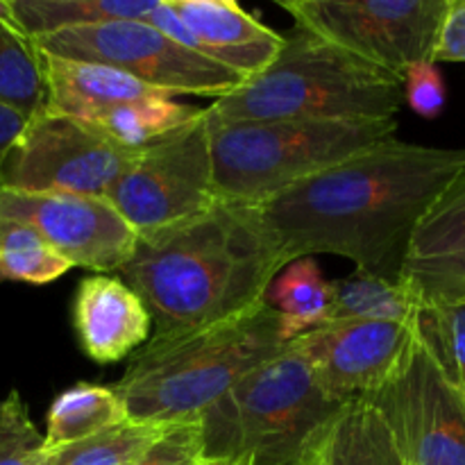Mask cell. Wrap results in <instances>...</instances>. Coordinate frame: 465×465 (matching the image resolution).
Returning a JSON list of instances; mask_svg holds the SVG:
<instances>
[{
  "instance_id": "cell-21",
  "label": "cell",
  "mask_w": 465,
  "mask_h": 465,
  "mask_svg": "<svg viewBox=\"0 0 465 465\" xmlns=\"http://www.w3.org/2000/svg\"><path fill=\"white\" fill-rule=\"evenodd\" d=\"M266 302L280 313L282 339L289 343L330 321L331 282L322 277L313 257L295 259L272 280Z\"/></svg>"
},
{
  "instance_id": "cell-9",
  "label": "cell",
  "mask_w": 465,
  "mask_h": 465,
  "mask_svg": "<svg viewBox=\"0 0 465 465\" xmlns=\"http://www.w3.org/2000/svg\"><path fill=\"white\" fill-rule=\"evenodd\" d=\"M104 200L136 236L200 216L223 200L213 182L207 112L141 148Z\"/></svg>"
},
{
  "instance_id": "cell-4",
  "label": "cell",
  "mask_w": 465,
  "mask_h": 465,
  "mask_svg": "<svg viewBox=\"0 0 465 465\" xmlns=\"http://www.w3.org/2000/svg\"><path fill=\"white\" fill-rule=\"evenodd\" d=\"M402 80L295 25L275 62L230 95L213 100L212 127L300 118H398Z\"/></svg>"
},
{
  "instance_id": "cell-29",
  "label": "cell",
  "mask_w": 465,
  "mask_h": 465,
  "mask_svg": "<svg viewBox=\"0 0 465 465\" xmlns=\"http://www.w3.org/2000/svg\"><path fill=\"white\" fill-rule=\"evenodd\" d=\"M204 459L203 425H173L132 465H195Z\"/></svg>"
},
{
  "instance_id": "cell-13",
  "label": "cell",
  "mask_w": 465,
  "mask_h": 465,
  "mask_svg": "<svg viewBox=\"0 0 465 465\" xmlns=\"http://www.w3.org/2000/svg\"><path fill=\"white\" fill-rule=\"evenodd\" d=\"M416 318V316H413ZM409 322L331 321L289 341L341 404L371 398L391 377L413 330Z\"/></svg>"
},
{
  "instance_id": "cell-28",
  "label": "cell",
  "mask_w": 465,
  "mask_h": 465,
  "mask_svg": "<svg viewBox=\"0 0 465 465\" xmlns=\"http://www.w3.org/2000/svg\"><path fill=\"white\" fill-rule=\"evenodd\" d=\"M44 434L27 413L21 393L12 389L0 402V465H45Z\"/></svg>"
},
{
  "instance_id": "cell-11",
  "label": "cell",
  "mask_w": 465,
  "mask_h": 465,
  "mask_svg": "<svg viewBox=\"0 0 465 465\" xmlns=\"http://www.w3.org/2000/svg\"><path fill=\"white\" fill-rule=\"evenodd\" d=\"M371 402L409 465H465V395L436 361L416 318L398 366Z\"/></svg>"
},
{
  "instance_id": "cell-26",
  "label": "cell",
  "mask_w": 465,
  "mask_h": 465,
  "mask_svg": "<svg viewBox=\"0 0 465 465\" xmlns=\"http://www.w3.org/2000/svg\"><path fill=\"white\" fill-rule=\"evenodd\" d=\"M166 430V425L127 420L82 443L48 452L45 465H132Z\"/></svg>"
},
{
  "instance_id": "cell-20",
  "label": "cell",
  "mask_w": 465,
  "mask_h": 465,
  "mask_svg": "<svg viewBox=\"0 0 465 465\" xmlns=\"http://www.w3.org/2000/svg\"><path fill=\"white\" fill-rule=\"evenodd\" d=\"M125 404L109 386L77 381L54 398L45 416V452L68 448L127 422Z\"/></svg>"
},
{
  "instance_id": "cell-18",
  "label": "cell",
  "mask_w": 465,
  "mask_h": 465,
  "mask_svg": "<svg viewBox=\"0 0 465 465\" xmlns=\"http://www.w3.org/2000/svg\"><path fill=\"white\" fill-rule=\"evenodd\" d=\"M398 443L371 398L345 402L304 443L295 465H400Z\"/></svg>"
},
{
  "instance_id": "cell-33",
  "label": "cell",
  "mask_w": 465,
  "mask_h": 465,
  "mask_svg": "<svg viewBox=\"0 0 465 465\" xmlns=\"http://www.w3.org/2000/svg\"><path fill=\"white\" fill-rule=\"evenodd\" d=\"M234 461H223V459H203V461H198L195 465H232Z\"/></svg>"
},
{
  "instance_id": "cell-8",
  "label": "cell",
  "mask_w": 465,
  "mask_h": 465,
  "mask_svg": "<svg viewBox=\"0 0 465 465\" xmlns=\"http://www.w3.org/2000/svg\"><path fill=\"white\" fill-rule=\"evenodd\" d=\"M130 150L95 123L44 109L27 118L0 162V189L104 198L134 163Z\"/></svg>"
},
{
  "instance_id": "cell-19",
  "label": "cell",
  "mask_w": 465,
  "mask_h": 465,
  "mask_svg": "<svg viewBox=\"0 0 465 465\" xmlns=\"http://www.w3.org/2000/svg\"><path fill=\"white\" fill-rule=\"evenodd\" d=\"M159 0H12L9 18L27 39L109 21H148Z\"/></svg>"
},
{
  "instance_id": "cell-14",
  "label": "cell",
  "mask_w": 465,
  "mask_h": 465,
  "mask_svg": "<svg viewBox=\"0 0 465 465\" xmlns=\"http://www.w3.org/2000/svg\"><path fill=\"white\" fill-rule=\"evenodd\" d=\"M402 280L420 304H465V166L413 232Z\"/></svg>"
},
{
  "instance_id": "cell-6",
  "label": "cell",
  "mask_w": 465,
  "mask_h": 465,
  "mask_svg": "<svg viewBox=\"0 0 465 465\" xmlns=\"http://www.w3.org/2000/svg\"><path fill=\"white\" fill-rule=\"evenodd\" d=\"M341 407L307 359L286 343L200 416L204 459L295 465L313 431Z\"/></svg>"
},
{
  "instance_id": "cell-32",
  "label": "cell",
  "mask_w": 465,
  "mask_h": 465,
  "mask_svg": "<svg viewBox=\"0 0 465 465\" xmlns=\"http://www.w3.org/2000/svg\"><path fill=\"white\" fill-rule=\"evenodd\" d=\"M25 121L27 118H23L18 112H14V109L3 107V104H0V162H3L5 153L9 150V145L14 143V139L21 134Z\"/></svg>"
},
{
  "instance_id": "cell-31",
  "label": "cell",
  "mask_w": 465,
  "mask_h": 465,
  "mask_svg": "<svg viewBox=\"0 0 465 465\" xmlns=\"http://www.w3.org/2000/svg\"><path fill=\"white\" fill-rule=\"evenodd\" d=\"M431 62L465 64V0H448Z\"/></svg>"
},
{
  "instance_id": "cell-3",
  "label": "cell",
  "mask_w": 465,
  "mask_h": 465,
  "mask_svg": "<svg viewBox=\"0 0 465 465\" xmlns=\"http://www.w3.org/2000/svg\"><path fill=\"white\" fill-rule=\"evenodd\" d=\"M280 313L268 302L216 325L150 339L114 386L132 422H198L232 386L284 348Z\"/></svg>"
},
{
  "instance_id": "cell-30",
  "label": "cell",
  "mask_w": 465,
  "mask_h": 465,
  "mask_svg": "<svg viewBox=\"0 0 465 465\" xmlns=\"http://www.w3.org/2000/svg\"><path fill=\"white\" fill-rule=\"evenodd\" d=\"M404 103L422 118H436L448 103V89H445L443 73L439 64L427 62L413 64L402 75Z\"/></svg>"
},
{
  "instance_id": "cell-15",
  "label": "cell",
  "mask_w": 465,
  "mask_h": 465,
  "mask_svg": "<svg viewBox=\"0 0 465 465\" xmlns=\"http://www.w3.org/2000/svg\"><path fill=\"white\" fill-rule=\"evenodd\" d=\"M168 5L189 30L191 48L245 82L266 71L284 45V35L234 0H168Z\"/></svg>"
},
{
  "instance_id": "cell-17",
  "label": "cell",
  "mask_w": 465,
  "mask_h": 465,
  "mask_svg": "<svg viewBox=\"0 0 465 465\" xmlns=\"http://www.w3.org/2000/svg\"><path fill=\"white\" fill-rule=\"evenodd\" d=\"M36 54L45 82V109L62 116L95 123L121 104L166 95L103 64L53 57L39 50Z\"/></svg>"
},
{
  "instance_id": "cell-35",
  "label": "cell",
  "mask_w": 465,
  "mask_h": 465,
  "mask_svg": "<svg viewBox=\"0 0 465 465\" xmlns=\"http://www.w3.org/2000/svg\"><path fill=\"white\" fill-rule=\"evenodd\" d=\"M400 465H409V463H407V461H402V463H400Z\"/></svg>"
},
{
  "instance_id": "cell-22",
  "label": "cell",
  "mask_w": 465,
  "mask_h": 465,
  "mask_svg": "<svg viewBox=\"0 0 465 465\" xmlns=\"http://www.w3.org/2000/svg\"><path fill=\"white\" fill-rule=\"evenodd\" d=\"M420 309L416 291L400 277L371 275L354 271L343 280L331 282L330 321H386L409 322Z\"/></svg>"
},
{
  "instance_id": "cell-1",
  "label": "cell",
  "mask_w": 465,
  "mask_h": 465,
  "mask_svg": "<svg viewBox=\"0 0 465 465\" xmlns=\"http://www.w3.org/2000/svg\"><path fill=\"white\" fill-rule=\"evenodd\" d=\"M465 148L389 139L257 204L286 259L336 254L371 275L400 280L413 232Z\"/></svg>"
},
{
  "instance_id": "cell-7",
  "label": "cell",
  "mask_w": 465,
  "mask_h": 465,
  "mask_svg": "<svg viewBox=\"0 0 465 465\" xmlns=\"http://www.w3.org/2000/svg\"><path fill=\"white\" fill-rule=\"evenodd\" d=\"M39 53L103 64L141 84L175 95L223 98L245 84L239 73L184 48L145 21H109L32 39Z\"/></svg>"
},
{
  "instance_id": "cell-24",
  "label": "cell",
  "mask_w": 465,
  "mask_h": 465,
  "mask_svg": "<svg viewBox=\"0 0 465 465\" xmlns=\"http://www.w3.org/2000/svg\"><path fill=\"white\" fill-rule=\"evenodd\" d=\"M203 109L177 103L168 95H150L121 104L95 121V125L112 136L116 143L130 150H141L153 141L180 130L182 125L193 121Z\"/></svg>"
},
{
  "instance_id": "cell-23",
  "label": "cell",
  "mask_w": 465,
  "mask_h": 465,
  "mask_svg": "<svg viewBox=\"0 0 465 465\" xmlns=\"http://www.w3.org/2000/svg\"><path fill=\"white\" fill-rule=\"evenodd\" d=\"M0 104L23 118L45 109V82L35 44L12 23L9 12L0 16Z\"/></svg>"
},
{
  "instance_id": "cell-27",
  "label": "cell",
  "mask_w": 465,
  "mask_h": 465,
  "mask_svg": "<svg viewBox=\"0 0 465 465\" xmlns=\"http://www.w3.org/2000/svg\"><path fill=\"white\" fill-rule=\"evenodd\" d=\"M416 322L445 375L465 395V304H420Z\"/></svg>"
},
{
  "instance_id": "cell-25",
  "label": "cell",
  "mask_w": 465,
  "mask_h": 465,
  "mask_svg": "<svg viewBox=\"0 0 465 465\" xmlns=\"http://www.w3.org/2000/svg\"><path fill=\"white\" fill-rule=\"evenodd\" d=\"M71 268L35 230L0 216V280L50 284Z\"/></svg>"
},
{
  "instance_id": "cell-34",
  "label": "cell",
  "mask_w": 465,
  "mask_h": 465,
  "mask_svg": "<svg viewBox=\"0 0 465 465\" xmlns=\"http://www.w3.org/2000/svg\"><path fill=\"white\" fill-rule=\"evenodd\" d=\"M232 465H252V459H248V457H243V459H236L234 463Z\"/></svg>"
},
{
  "instance_id": "cell-5",
  "label": "cell",
  "mask_w": 465,
  "mask_h": 465,
  "mask_svg": "<svg viewBox=\"0 0 465 465\" xmlns=\"http://www.w3.org/2000/svg\"><path fill=\"white\" fill-rule=\"evenodd\" d=\"M398 118H300L209 125L223 200L263 204L282 191L393 139Z\"/></svg>"
},
{
  "instance_id": "cell-2",
  "label": "cell",
  "mask_w": 465,
  "mask_h": 465,
  "mask_svg": "<svg viewBox=\"0 0 465 465\" xmlns=\"http://www.w3.org/2000/svg\"><path fill=\"white\" fill-rule=\"evenodd\" d=\"M286 263L257 204L218 200L200 216L136 236L118 280L143 300L153 339H171L257 309Z\"/></svg>"
},
{
  "instance_id": "cell-12",
  "label": "cell",
  "mask_w": 465,
  "mask_h": 465,
  "mask_svg": "<svg viewBox=\"0 0 465 465\" xmlns=\"http://www.w3.org/2000/svg\"><path fill=\"white\" fill-rule=\"evenodd\" d=\"M0 216L35 230L73 268L118 272L136 248V232L104 198L0 189Z\"/></svg>"
},
{
  "instance_id": "cell-16",
  "label": "cell",
  "mask_w": 465,
  "mask_h": 465,
  "mask_svg": "<svg viewBox=\"0 0 465 465\" xmlns=\"http://www.w3.org/2000/svg\"><path fill=\"white\" fill-rule=\"evenodd\" d=\"M73 325L82 352L94 363L109 366L141 350L153 330V318L125 282L91 275L77 284Z\"/></svg>"
},
{
  "instance_id": "cell-10",
  "label": "cell",
  "mask_w": 465,
  "mask_h": 465,
  "mask_svg": "<svg viewBox=\"0 0 465 465\" xmlns=\"http://www.w3.org/2000/svg\"><path fill=\"white\" fill-rule=\"evenodd\" d=\"M295 25L400 77L434 54L448 0H280Z\"/></svg>"
}]
</instances>
